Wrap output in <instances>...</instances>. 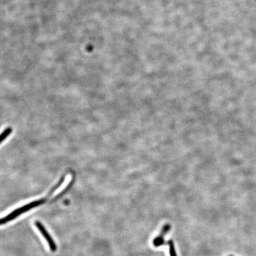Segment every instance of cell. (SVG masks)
Wrapping results in <instances>:
<instances>
[{
	"label": "cell",
	"instance_id": "7a4b0ae2",
	"mask_svg": "<svg viewBox=\"0 0 256 256\" xmlns=\"http://www.w3.org/2000/svg\"><path fill=\"white\" fill-rule=\"evenodd\" d=\"M35 226H36L37 228L40 230L41 234L44 236V239L46 240L51 251L56 252V246L55 242H54L53 238H51L49 232H47L46 227H44L43 224L40 222H35Z\"/></svg>",
	"mask_w": 256,
	"mask_h": 256
},
{
	"label": "cell",
	"instance_id": "5b68a950",
	"mask_svg": "<svg viewBox=\"0 0 256 256\" xmlns=\"http://www.w3.org/2000/svg\"><path fill=\"white\" fill-rule=\"evenodd\" d=\"M168 244L170 254V256H178L175 251L174 242H172V241H170L168 242Z\"/></svg>",
	"mask_w": 256,
	"mask_h": 256
},
{
	"label": "cell",
	"instance_id": "8992f818",
	"mask_svg": "<svg viewBox=\"0 0 256 256\" xmlns=\"http://www.w3.org/2000/svg\"></svg>",
	"mask_w": 256,
	"mask_h": 256
},
{
	"label": "cell",
	"instance_id": "6da1fadb",
	"mask_svg": "<svg viewBox=\"0 0 256 256\" xmlns=\"http://www.w3.org/2000/svg\"><path fill=\"white\" fill-rule=\"evenodd\" d=\"M44 202V200H40L32 202L30 204H28L18 208L17 210L12 211V212L8 214V216L2 218L0 222H1L2 225L7 224L8 222H11V220L15 219L16 217L20 216L22 214L27 212V211L30 210L32 208L40 206Z\"/></svg>",
	"mask_w": 256,
	"mask_h": 256
},
{
	"label": "cell",
	"instance_id": "277c9868",
	"mask_svg": "<svg viewBox=\"0 0 256 256\" xmlns=\"http://www.w3.org/2000/svg\"><path fill=\"white\" fill-rule=\"evenodd\" d=\"M12 132V127H7L4 130H3L1 134V143L2 144L6 140L8 139V138L11 135Z\"/></svg>",
	"mask_w": 256,
	"mask_h": 256
},
{
	"label": "cell",
	"instance_id": "3957f363",
	"mask_svg": "<svg viewBox=\"0 0 256 256\" xmlns=\"http://www.w3.org/2000/svg\"><path fill=\"white\" fill-rule=\"evenodd\" d=\"M170 228V226L168 224L166 225L164 228H163L161 234L154 240V245L156 247H159V246L164 244V236L168 232Z\"/></svg>",
	"mask_w": 256,
	"mask_h": 256
}]
</instances>
